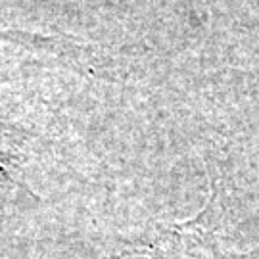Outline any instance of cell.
Wrapping results in <instances>:
<instances>
[{
	"mask_svg": "<svg viewBox=\"0 0 259 259\" xmlns=\"http://www.w3.org/2000/svg\"><path fill=\"white\" fill-rule=\"evenodd\" d=\"M198 223L200 217L183 225L156 229L100 259H213V250L204 240Z\"/></svg>",
	"mask_w": 259,
	"mask_h": 259,
	"instance_id": "1",
	"label": "cell"
}]
</instances>
